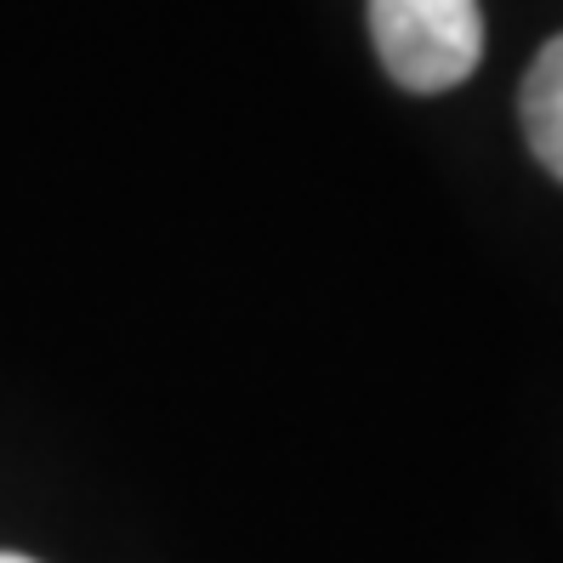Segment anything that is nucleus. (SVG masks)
<instances>
[{"mask_svg":"<svg viewBox=\"0 0 563 563\" xmlns=\"http://www.w3.org/2000/svg\"><path fill=\"white\" fill-rule=\"evenodd\" d=\"M0 563H35V558H23V552H0Z\"/></svg>","mask_w":563,"mask_h":563,"instance_id":"obj_3","label":"nucleus"},{"mask_svg":"<svg viewBox=\"0 0 563 563\" xmlns=\"http://www.w3.org/2000/svg\"><path fill=\"white\" fill-rule=\"evenodd\" d=\"M371 35L382 69L405 91H450L484 57L478 0H371Z\"/></svg>","mask_w":563,"mask_h":563,"instance_id":"obj_1","label":"nucleus"},{"mask_svg":"<svg viewBox=\"0 0 563 563\" xmlns=\"http://www.w3.org/2000/svg\"><path fill=\"white\" fill-rule=\"evenodd\" d=\"M518 114H523L529 154L563 183V35L547 41L536 52V63H529L523 91H518Z\"/></svg>","mask_w":563,"mask_h":563,"instance_id":"obj_2","label":"nucleus"}]
</instances>
